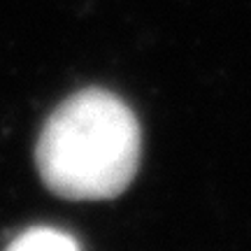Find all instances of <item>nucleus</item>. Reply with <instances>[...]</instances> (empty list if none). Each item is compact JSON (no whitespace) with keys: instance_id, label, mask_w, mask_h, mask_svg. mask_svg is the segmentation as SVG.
Masks as SVG:
<instances>
[{"instance_id":"f03ea898","label":"nucleus","mask_w":251,"mask_h":251,"mask_svg":"<svg viewBox=\"0 0 251 251\" xmlns=\"http://www.w3.org/2000/svg\"><path fill=\"white\" fill-rule=\"evenodd\" d=\"M14 251H63L79 249V242L72 235L56 230V228H30L9 242Z\"/></svg>"},{"instance_id":"f257e3e1","label":"nucleus","mask_w":251,"mask_h":251,"mask_svg":"<svg viewBox=\"0 0 251 251\" xmlns=\"http://www.w3.org/2000/svg\"><path fill=\"white\" fill-rule=\"evenodd\" d=\"M142 133L133 109L102 89L79 91L45 124L35 149L40 177L68 200H107L130 186Z\"/></svg>"}]
</instances>
